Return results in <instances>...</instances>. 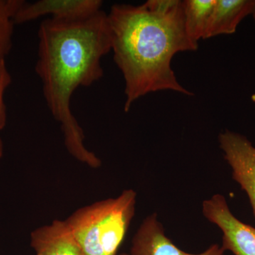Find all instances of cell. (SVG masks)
<instances>
[{"label":"cell","instance_id":"cell-1","mask_svg":"<svg viewBox=\"0 0 255 255\" xmlns=\"http://www.w3.org/2000/svg\"><path fill=\"white\" fill-rule=\"evenodd\" d=\"M36 73L45 100L60 124L68 152L92 168L102 164L84 143L85 135L72 113V97L80 87H90L103 77L102 58L112 50V31L103 10L73 20L48 18L38 31Z\"/></svg>","mask_w":255,"mask_h":255},{"label":"cell","instance_id":"cell-2","mask_svg":"<svg viewBox=\"0 0 255 255\" xmlns=\"http://www.w3.org/2000/svg\"><path fill=\"white\" fill-rule=\"evenodd\" d=\"M107 15L114 61L125 82L126 112L151 92L169 90L194 95L179 84L172 68L177 53L199 47L186 33L182 1L115 4Z\"/></svg>","mask_w":255,"mask_h":255},{"label":"cell","instance_id":"cell-3","mask_svg":"<svg viewBox=\"0 0 255 255\" xmlns=\"http://www.w3.org/2000/svg\"><path fill=\"white\" fill-rule=\"evenodd\" d=\"M136 202V192L127 189L117 197L80 208L65 221L85 255H117Z\"/></svg>","mask_w":255,"mask_h":255},{"label":"cell","instance_id":"cell-4","mask_svg":"<svg viewBox=\"0 0 255 255\" xmlns=\"http://www.w3.org/2000/svg\"><path fill=\"white\" fill-rule=\"evenodd\" d=\"M202 213L223 233L222 248L235 255H255V228L242 222L233 215L222 194L203 201Z\"/></svg>","mask_w":255,"mask_h":255},{"label":"cell","instance_id":"cell-5","mask_svg":"<svg viewBox=\"0 0 255 255\" xmlns=\"http://www.w3.org/2000/svg\"><path fill=\"white\" fill-rule=\"evenodd\" d=\"M219 142L233 179L248 195L255 218V147L248 137L230 130L220 133Z\"/></svg>","mask_w":255,"mask_h":255},{"label":"cell","instance_id":"cell-6","mask_svg":"<svg viewBox=\"0 0 255 255\" xmlns=\"http://www.w3.org/2000/svg\"><path fill=\"white\" fill-rule=\"evenodd\" d=\"M101 0H40L23 1L14 16V24L34 21L44 16L58 20H73L88 17L102 10Z\"/></svg>","mask_w":255,"mask_h":255},{"label":"cell","instance_id":"cell-7","mask_svg":"<svg viewBox=\"0 0 255 255\" xmlns=\"http://www.w3.org/2000/svg\"><path fill=\"white\" fill-rule=\"evenodd\" d=\"M224 253L218 244L198 254L182 251L166 236L157 215L152 214L143 220L134 235L129 255H224Z\"/></svg>","mask_w":255,"mask_h":255},{"label":"cell","instance_id":"cell-8","mask_svg":"<svg viewBox=\"0 0 255 255\" xmlns=\"http://www.w3.org/2000/svg\"><path fill=\"white\" fill-rule=\"evenodd\" d=\"M36 255H85L65 221L55 220L31 234Z\"/></svg>","mask_w":255,"mask_h":255},{"label":"cell","instance_id":"cell-9","mask_svg":"<svg viewBox=\"0 0 255 255\" xmlns=\"http://www.w3.org/2000/svg\"><path fill=\"white\" fill-rule=\"evenodd\" d=\"M255 0H216L206 33V38L233 34L238 25L252 15Z\"/></svg>","mask_w":255,"mask_h":255},{"label":"cell","instance_id":"cell-10","mask_svg":"<svg viewBox=\"0 0 255 255\" xmlns=\"http://www.w3.org/2000/svg\"><path fill=\"white\" fill-rule=\"evenodd\" d=\"M182 2L186 33L191 41L198 43L206 38L216 0H184Z\"/></svg>","mask_w":255,"mask_h":255},{"label":"cell","instance_id":"cell-11","mask_svg":"<svg viewBox=\"0 0 255 255\" xmlns=\"http://www.w3.org/2000/svg\"><path fill=\"white\" fill-rule=\"evenodd\" d=\"M23 1L0 0V60H5L12 47L14 16Z\"/></svg>","mask_w":255,"mask_h":255},{"label":"cell","instance_id":"cell-12","mask_svg":"<svg viewBox=\"0 0 255 255\" xmlns=\"http://www.w3.org/2000/svg\"><path fill=\"white\" fill-rule=\"evenodd\" d=\"M11 83V76L6 68L5 60H0V130L6 124V110L4 100L5 90Z\"/></svg>","mask_w":255,"mask_h":255},{"label":"cell","instance_id":"cell-13","mask_svg":"<svg viewBox=\"0 0 255 255\" xmlns=\"http://www.w3.org/2000/svg\"><path fill=\"white\" fill-rule=\"evenodd\" d=\"M3 150H4V148H3V142L2 140H1V137H0V159L2 157Z\"/></svg>","mask_w":255,"mask_h":255},{"label":"cell","instance_id":"cell-14","mask_svg":"<svg viewBox=\"0 0 255 255\" xmlns=\"http://www.w3.org/2000/svg\"><path fill=\"white\" fill-rule=\"evenodd\" d=\"M252 16H253V18H254L255 21V6L254 8V10H253V14H252Z\"/></svg>","mask_w":255,"mask_h":255},{"label":"cell","instance_id":"cell-15","mask_svg":"<svg viewBox=\"0 0 255 255\" xmlns=\"http://www.w3.org/2000/svg\"><path fill=\"white\" fill-rule=\"evenodd\" d=\"M117 255H129V254H128V253H122V254H119Z\"/></svg>","mask_w":255,"mask_h":255}]
</instances>
